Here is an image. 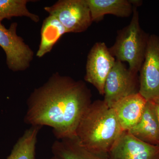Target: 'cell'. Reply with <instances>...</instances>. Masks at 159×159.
I'll return each instance as SVG.
<instances>
[{"mask_svg":"<svg viewBox=\"0 0 159 159\" xmlns=\"http://www.w3.org/2000/svg\"><path fill=\"white\" fill-rule=\"evenodd\" d=\"M92 97L84 81L56 72L29 95L24 122L51 127L57 140L74 138Z\"/></svg>","mask_w":159,"mask_h":159,"instance_id":"obj_1","label":"cell"},{"mask_svg":"<svg viewBox=\"0 0 159 159\" xmlns=\"http://www.w3.org/2000/svg\"><path fill=\"white\" fill-rule=\"evenodd\" d=\"M123 132L113 109L104 100H97L83 115L75 137L87 149L108 153Z\"/></svg>","mask_w":159,"mask_h":159,"instance_id":"obj_2","label":"cell"},{"mask_svg":"<svg viewBox=\"0 0 159 159\" xmlns=\"http://www.w3.org/2000/svg\"><path fill=\"white\" fill-rule=\"evenodd\" d=\"M137 9L134 6L130 23L118 31L116 42L109 50L116 60L128 62L129 70L138 74L144 61L150 34L141 28Z\"/></svg>","mask_w":159,"mask_h":159,"instance_id":"obj_3","label":"cell"},{"mask_svg":"<svg viewBox=\"0 0 159 159\" xmlns=\"http://www.w3.org/2000/svg\"><path fill=\"white\" fill-rule=\"evenodd\" d=\"M44 9L57 18L68 33L85 31L93 22L86 0H59Z\"/></svg>","mask_w":159,"mask_h":159,"instance_id":"obj_4","label":"cell"},{"mask_svg":"<svg viewBox=\"0 0 159 159\" xmlns=\"http://www.w3.org/2000/svg\"><path fill=\"white\" fill-rule=\"evenodd\" d=\"M18 24L11 23L9 29L0 23V47L6 55V62L13 72L25 70L29 68L34 57V52L17 35Z\"/></svg>","mask_w":159,"mask_h":159,"instance_id":"obj_5","label":"cell"},{"mask_svg":"<svg viewBox=\"0 0 159 159\" xmlns=\"http://www.w3.org/2000/svg\"><path fill=\"white\" fill-rule=\"evenodd\" d=\"M138 74L127 69L123 62H116L106 80L104 102L110 107L123 98L139 93Z\"/></svg>","mask_w":159,"mask_h":159,"instance_id":"obj_6","label":"cell"},{"mask_svg":"<svg viewBox=\"0 0 159 159\" xmlns=\"http://www.w3.org/2000/svg\"><path fill=\"white\" fill-rule=\"evenodd\" d=\"M139 93L147 101L159 97V35H149L139 71Z\"/></svg>","mask_w":159,"mask_h":159,"instance_id":"obj_7","label":"cell"},{"mask_svg":"<svg viewBox=\"0 0 159 159\" xmlns=\"http://www.w3.org/2000/svg\"><path fill=\"white\" fill-rule=\"evenodd\" d=\"M116 61L103 42L96 43L88 55L84 80L93 85L102 96H104L106 80Z\"/></svg>","mask_w":159,"mask_h":159,"instance_id":"obj_8","label":"cell"},{"mask_svg":"<svg viewBox=\"0 0 159 159\" xmlns=\"http://www.w3.org/2000/svg\"><path fill=\"white\" fill-rule=\"evenodd\" d=\"M107 154L109 159H159V146L142 142L124 131Z\"/></svg>","mask_w":159,"mask_h":159,"instance_id":"obj_9","label":"cell"},{"mask_svg":"<svg viewBox=\"0 0 159 159\" xmlns=\"http://www.w3.org/2000/svg\"><path fill=\"white\" fill-rule=\"evenodd\" d=\"M147 102L139 93L121 99L113 106L112 108L124 131H127L138 123Z\"/></svg>","mask_w":159,"mask_h":159,"instance_id":"obj_10","label":"cell"},{"mask_svg":"<svg viewBox=\"0 0 159 159\" xmlns=\"http://www.w3.org/2000/svg\"><path fill=\"white\" fill-rule=\"evenodd\" d=\"M127 132L142 142L159 146V123L151 101H147L141 119Z\"/></svg>","mask_w":159,"mask_h":159,"instance_id":"obj_11","label":"cell"},{"mask_svg":"<svg viewBox=\"0 0 159 159\" xmlns=\"http://www.w3.org/2000/svg\"><path fill=\"white\" fill-rule=\"evenodd\" d=\"M51 150L53 155L62 159H109L107 153L95 152L84 148L76 137L56 140Z\"/></svg>","mask_w":159,"mask_h":159,"instance_id":"obj_12","label":"cell"},{"mask_svg":"<svg viewBox=\"0 0 159 159\" xmlns=\"http://www.w3.org/2000/svg\"><path fill=\"white\" fill-rule=\"evenodd\" d=\"M93 22H99L106 15L121 17H129L134 6L130 0H86Z\"/></svg>","mask_w":159,"mask_h":159,"instance_id":"obj_13","label":"cell"},{"mask_svg":"<svg viewBox=\"0 0 159 159\" xmlns=\"http://www.w3.org/2000/svg\"><path fill=\"white\" fill-rule=\"evenodd\" d=\"M68 33L57 18L49 15L43 21L41 39L36 56L41 58L51 52L63 34Z\"/></svg>","mask_w":159,"mask_h":159,"instance_id":"obj_14","label":"cell"},{"mask_svg":"<svg viewBox=\"0 0 159 159\" xmlns=\"http://www.w3.org/2000/svg\"><path fill=\"white\" fill-rule=\"evenodd\" d=\"M42 127L31 126L15 143L7 159H35L37 136Z\"/></svg>","mask_w":159,"mask_h":159,"instance_id":"obj_15","label":"cell"},{"mask_svg":"<svg viewBox=\"0 0 159 159\" xmlns=\"http://www.w3.org/2000/svg\"><path fill=\"white\" fill-rule=\"evenodd\" d=\"M31 2L29 0H0V23L6 19L23 16L29 18L35 23L39 22V16L31 13L27 8V4Z\"/></svg>","mask_w":159,"mask_h":159,"instance_id":"obj_16","label":"cell"},{"mask_svg":"<svg viewBox=\"0 0 159 159\" xmlns=\"http://www.w3.org/2000/svg\"><path fill=\"white\" fill-rule=\"evenodd\" d=\"M153 103L156 113L157 117L159 123V97L152 100H150Z\"/></svg>","mask_w":159,"mask_h":159,"instance_id":"obj_17","label":"cell"},{"mask_svg":"<svg viewBox=\"0 0 159 159\" xmlns=\"http://www.w3.org/2000/svg\"><path fill=\"white\" fill-rule=\"evenodd\" d=\"M44 159H62L58 157L55 156L53 155V157H51L48 158H46Z\"/></svg>","mask_w":159,"mask_h":159,"instance_id":"obj_18","label":"cell"}]
</instances>
